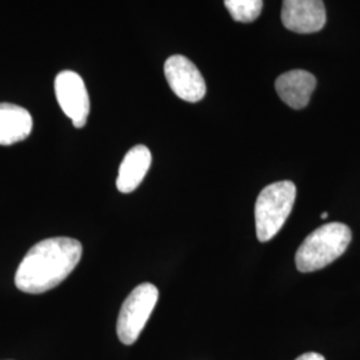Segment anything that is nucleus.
<instances>
[{"label": "nucleus", "instance_id": "obj_7", "mask_svg": "<svg viewBox=\"0 0 360 360\" xmlns=\"http://www.w3.org/2000/svg\"><path fill=\"white\" fill-rule=\"evenodd\" d=\"M327 13L323 0H283V26L296 34H314L326 26Z\"/></svg>", "mask_w": 360, "mask_h": 360}, {"label": "nucleus", "instance_id": "obj_1", "mask_svg": "<svg viewBox=\"0 0 360 360\" xmlns=\"http://www.w3.org/2000/svg\"><path fill=\"white\" fill-rule=\"evenodd\" d=\"M82 254V243L72 238L59 236L39 242L31 247L16 270L18 290L26 294L50 291L75 270Z\"/></svg>", "mask_w": 360, "mask_h": 360}, {"label": "nucleus", "instance_id": "obj_6", "mask_svg": "<svg viewBox=\"0 0 360 360\" xmlns=\"http://www.w3.org/2000/svg\"><path fill=\"white\" fill-rule=\"evenodd\" d=\"M165 75L169 89L181 101L196 103L206 95V82L198 67L183 56L174 55L165 63Z\"/></svg>", "mask_w": 360, "mask_h": 360}, {"label": "nucleus", "instance_id": "obj_12", "mask_svg": "<svg viewBox=\"0 0 360 360\" xmlns=\"http://www.w3.org/2000/svg\"><path fill=\"white\" fill-rule=\"evenodd\" d=\"M295 360H326L324 356L318 354V352H306L303 355H300L297 359Z\"/></svg>", "mask_w": 360, "mask_h": 360}, {"label": "nucleus", "instance_id": "obj_2", "mask_svg": "<svg viewBox=\"0 0 360 360\" xmlns=\"http://www.w3.org/2000/svg\"><path fill=\"white\" fill-rule=\"evenodd\" d=\"M352 232L343 223H327L311 232L297 248L296 269L300 272L322 270L342 257L351 243Z\"/></svg>", "mask_w": 360, "mask_h": 360}, {"label": "nucleus", "instance_id": "obj_3", "mask_svg": "<svg viewBox=\"0 0 360 360\" xmlns=\"http://www.w3.org/2000/svg\"><path fill=\"white\" fill-rule=\"evenodd\" d=\"M295 199V184L290 180L275 181L262 190L255 205L257 236L260 242H269L282 230Z\"/></svg>", "mask_w": 360, "mask_h": 360}, {"label": "nucleus", "instance_id": "obj_5", "mask_svg": "<svg viewBox=\"0 0 360 360\" xmlns=\"http://www.w3.org/2000/svg\"><path fill=\"white\" fill-rule=\"evenodd\" d=\"M55 95L65 116H68L77 129L87 123L90 115L89 91L79 74L62 71L55 79Z\"/></svg>", "mask_w": 360, "mask_h": 360}, {"label": "nucleus", "instance_id": "obj_10", "mask_svg": "<svg viewBox=\"0 0 360 360\" xmlns=\"http://www.w3.org/2000/svg\"><path fill=\"white\" fill-rule=\"evenodd\" d=\"M32 116L26 108L11 103H0V146L23 142L32 132Z\"/></svg>", "mask_w": 360, "mask_h": 360}, {"label": "nucleus", "instance_id": "obj_4", "mask_svg": "<svg viewBox=\"0 0 360 360\" xmlns=\"http://www.w3.org/2000/svg\"><path fill=\"white\" fill-rule=\"evenodd\" d=\"M158 297L159 291L151 283L138 285L127 296L119 312L116 326L117 336L123 345L131 346L138 340L154 311Z\"/></svg>", "mask_w": 360, "mask_h": 360}, {"label": "nucleus", "instance_id": "obj_8", "mask_svg": "<svg viewBox=\"0 0 360 360\" xmlns=\"http://www.w3.org/2000/svg\"><path fill=\"white\" fill-rule=\"evenodd\" d=\"M275 89L284 103L294 110H302L309 103L316 89V79L309 71L294 70L278 77Z\"/></svg>", "mask_w": 360, "mask_h": 360}, {"label": "nucleus", "instance_id": "obj_13", "mask_svg": "<svg viewBox=\"0 0 360 360\" xmlns=\"http://www.w3.org/2000/svg\"><path fill=\"white\" fill-rule=\"evenodd\" d=\"M327 217H328V214H327V212H323L322 215H321V218L322 219H327Z\"/></svg>", "mask_w": 360, "mask_h": 360}, {"label": "nucleus", "instance_id": "obj_9", "mask_svg": "<svg viewBox=\"0 0 360 360\" xmlns=\"http://www.w3.org/2000/svg\"><path fill=\"white\" fill-rule=\"evenodd\" d=\"M153 155L146 146H135L129 150L119 167L116 187L120 193L135 191L151 167Z\"/></svg>", "mask_w": 360, "mask_h": 360}, {"label": "nucleus", "instance_id": "obj_11", "mask_svg": "<svg viewBox=\"0 0 360 360\" xmlns=\"http://www.w3.org/2000/svg\"><path fill=\"white\" fill-rule=\"evenodd\" d=\"M224 6L235 22L251 23L262 13L263 0H224Z\"/></svg>", "mask_w": 360, "mask_h": 360}]
</instances>
